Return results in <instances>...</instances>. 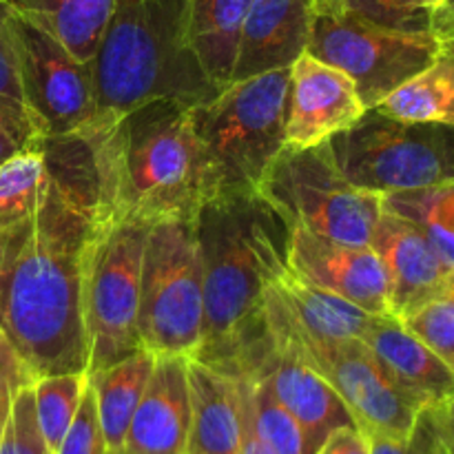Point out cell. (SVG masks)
<instances>
[{
  "instance_id": "7bdbcfd3",
  "label": "cell",
  "mask_w": 454,
  "mask_h": 454,
  "mask_svg": "<svg viewBox=\"0 0 454 454\" xmlns=\"http://www.w3.org/2000/svg\"><path fill=\"white\" fill-rule=\"evenodd\" d=\"M442 47L446 49V51L450 53V56L454 58V35H452V38H446V40H442Z\"/></svg>"
},
{
  "instance_id": "603a6c76",
  "label": "cell",
  "mask_w": 454,
  "mask_h": 454,
  "mask_svg": "<svg viewBox=\"0 0 454 454\" xmlns=\"http://www.w3.org/2000/svg\"><path fill=\"white\" fill-rule=\"evenodd\" d=\"M114 0H0L4 9L56 35L78 60L96 62Z\"/></svg>"
},
{
  "instance_id": "277c9868",
  "label": "cell",
  "mask_w": 454,
  "mask_h": 454,
  "mask_svg": "<svg viewBox=\"0 0 454 454\" xmlns=\"http://www.w3.org/2000/svg\"><path fill=\"white\" fill-rule=\"evenodd\" d=\"M189 0H114L96 53V120L149 100L193 106L217 93L184 43ZM91 124V127H93Z\"/></svg>"
},
{
  "instance_id": "ab89813d",
  "label": "cell",
  "mask_w": 454,
  "mask_h": 454,
  "mask_svg": "<svg viewBox=\"0 0 454 454\" xmlns=\"http://www.w3.org/2000/svg\"><path fill=\"white\" fill-rule=\"evenodd\" d=\"M430 31L439 40L454 35V0H439L437 7L430 12Z\"/></svg>"
},
{
  "instance_id": "30bf717a",
  "label": "cell",
  "mask_w": 454,
  "mask_h": 454,
  "mask_svg": "<svg viewBox=\"0 0 454 454\" xmlns=\"http://www.w3.org/2000/svg\"><path fill=\"white\" fill-rule=\"evenodd\" d=\"M257 193L282 215L288 229L371 247L384 195L350 184L326 145L284 146L262 177Z\"/></svg>"
},
{
  "instance_id": "9a60e30c",
  "label": "cell",
  "mask_w": 454,
  "mask_h": 454,
  "mask_svg": "<svg viewBox=\"0 0 454 454\" xmlns=\"http://www.w3.org/2000/svg\"><path fill=\"white\" fill-rule=\"evenodd\" d=\"M390 288V313L402 319L442 295L454 282V269L412 222L381 208L371 239Z\"/></svg>"
},
{
  "instance_id": "ba28073f",
  "label": "cell",
  "mask_w": 454,
  "mask_h": 454,
  "mask_svg": "<svg viewBox=\"0 0 454 454\" xmlns=\"http://www.w3.org/2000/svg\"><path fill=\"white\" fill-rule=\"evenodd\" d=\"M328 151L350 184L380 195L454 180V124L411 122L368 109L328 140Z\"/></svg>"
},
{
  "instance_id": "1f68e13d",
  "label": "cell",
  "mask_w": 454,
  "mask_h": 454,
  "mask_svg": "<svg viewBox=\"0 0 454 454\" xmlns=\"http://www.w3.org/2000/svg\"><path fill=\"white\" fill-rule=\"evenodd\" d=\"M315 12L326 13H348V16L366 18V20L377 22V25L397 27V29L426 31L430 29L428 20L406 16L393 9L390 0H313Z\"/></svg>"
},
{
  "instance_id": "83f0119b",
  "label": "cell",
  "mask_w": 454,
  "mask_h": 454,
  "mask_svg": "<svg viewBox=\"0 0 454 454\" xmlns=\"http://www.w3.org/2000/svg\"><path fill=\"white\" fill-rule=\"evenodd\" d=\"M89 386L87 372H56L34 380L35 415L49 452L56 454L78 412L80 399Z\"/></svg>"
},
{
  "instance_id": "8992f818",
  "label": "cell",
  "mask_w": 454,
  "mask_h": 454,
  "mask_svg": "<svg viewBox=\"0 0 454 454\" xmlns=\"http://www.w3.org/2000/svg\"><path fill=\"white\" fill-rule=\"evenodd\" d=\"M151 224L98 207L84 248L82 328L87 375L142 348L137 335L140 270Z\"/></svg>"
},
{
  "instance_id": "836d02e7",
  "label": "cell",
  "mask_w": 454,
  "mask_h": 454,
  "mask_svg": "<svg viewBox=\"0 0 454 454\" xmlns=\"http://www.w3.org/2000/svg\"><path fill=\"white\" fill-rule=\"evenodd\" d=\"M371 454H443L442 437H439L434 408H424L419 412L415 428L408 439H390L381 434H368Z\"/></svg>"
},
{
  "instance_id": "8fae6325",
  "label": "cell",
  "mask_w": 454,
  "mask_h": 454,
  "mask_svg": "<svg viewBox=\"0 0 454 454\" xmlns=\"http://www.w3.org/2000/svg\"><path fill=\"white\" fill-rule=\"evenodd\" d=\"M306 53L344 71L364 106L375 109L395 89L433 65L442 53V40L430 29H397L348 13L315 12Z\"/></svg>"
},
{
  "instance_id": "4dcf8cb0",
  "label": "cell",
  "mask_w": 454,
  "mask_h": 454,
  "mask_svg": "<svg viewBox=\"0 0 454 454\" xmlns=\"http://www.w3.org/2000/svg\"><path fill=\"white\" fill-rule=\"evenodd\" d=\"M0 454H51L35 415L34 381L22 386L13 399L0 434Z\"/></svg>"
},
{
  "instance_id": "ac0fdd59",
  "label": "cell",
  "mask_w": 454,
  "mask_h": 454,
  "mask_svg": "<svg viewBox=\"0 0 454 454\" xmlns=\"http://www.w3.org/2000/svg\"><path fill=\"white\" fill-rule=\"evenodd\" d=\"M313 16V0H251L231 82L288 69L309 49Z\"/></svg>"
},
{
  "instance_id": "2e32d148",
  "label": "cell",
  "mask_w": 454,
  "mask_h": 454,
  "mask_svg": "<svg viewBox=\"0 0 454 454\" xmlns=\"http://www.w3.org/2000/svg\"><path fill=\"white\" fill-rule=\"evenodd\" d=\"M189 359L155 355V366L124 439L129 454H186L191 430Z\"/></svg>"
},
{
  "instance_id": "52a82bcc",
  "label": "cell",
  "mask_w": 454,
  "mask_h": 454,
  "mask_svg": "<svg viewBox=\"0 0 454 454\" xmlns=\"http://www.w3.org/2000/svg\"><path fill=\"white\" fill-rule=\"evenodd\" d=\"M264 331L270 346L291 350L333 386L362 433L411 437L424 408L386 375L362 340L310 335L291 317L270 284L264 293Z\"/></svg>"
},
{
  "instance_id": "6da1fadb",
  "label": "cell",
  "mask_w": 454,
  "mask_h": 454,
  "mask_svg": "<svg viewBox=\"0 0 454 454\" xmlns=\"http://www.w3.org/2000/svg\"><path fill=\"white\" fill-rule=\"evenodd\" d=\"M49 142L58 164L51 191L31 215L0 229V331L34 380L87 372L80 297L84 248L98 217L89 142Z\"/></svg>"
},
{
  "instance_id": "d6a6232c",
  "label": "cell",
  "mask_w": 454,
  "mask_h": 454,
  "mask_svg": "<svg viewBox=\"0 0 454 454\" xmlns=\"http://www.w3.org/2000/svg\"><path fill=\"white\" fill-rule=\"evenodd\" d=\"M105 433H102L100 419H98L96 399H93L91 386H87L82 399H80L78 412L62 439L56 454H106Z\"/></svg>"
},
{
  "instance_id": "5bb4252c",
  "label": "cell",
  "mask_w": 454,
  "mask_h": 454,
  "mask_svg": "<svg viewBox=\"0 0 454 454\" xmlns=\"http://www.w3.org/2000/svg\"><path fill=\"white\" fill-rule=\"evenodd\" d=\"M353 80L337 67L304 53L291 65L284 142L293 149L326 145L366 114Z\"/></svg>"
},
{
  "instance_id": "44dd1931",
  "label": "cell",
  "mask_w": 454,
  "mask_h": 454,
  "mask_svg": "<svg viewBox=\"0 0 454 454\" xmlns=\"http://www.w3.org/2000/svg\"><path fill=\"white\" fill-rule=\"evenodd\" d=\"M251 0H189L184 43L213 89L233 78L242 27Z\"/></svg>"
},
{
  "instance_id": "7402d4cb",
  "label": "cell",
  "mask_w": 454,
  "mask_h": 454,
  "mask_svg": "<svg viewBox=\"0 0 454 454\" xmlns=\"http://www.w3.org/2000/svg\"><path fill=\"white\" fill-rule=\"evenodd\" d=\"M291 317L310 335L326 340H362L371 313L359 306L313 286L310 282L293 273L288 264L270 282Z\"/></svg>"
},
{
  "instance_id": "f546056e",
  "label": "cell",
  "mask_w": 454,
  "mask_h": 454,
  "mask_svg": "<svg viewBox=\"0 0 454 454\" xmlns=\"http://www.w3.org/2000/svg\"><path fill=\"white\" fill-rule=\"evenodd\" d=\"M399 322L454 372V282Z\"/></svg>"
},
{
  "instance_id": "b9f144b4",
  "label": "cell",
  "mask_w": 454,
  "mask_h": 454,
  "mask_svg": "<svg viewBox=\"0 0 454 454\" xmlns=\"http://www.w3.org/2000/svg\"><path fill=\"white\" fill-rule=\"evenodd\" d=\"M439 0H390L393 9H397L399 13H406V16L421 18V20L430 22V12L437 7Z\"/></svg>"
},
{
  "instance_id": "e0dca14e",
  "label": "cell",
  "mask_w": 454,
  "mask_h": 454,
  "mask_svg": "<svg viewBox=\"0 0 454 454\" xmlns=\"http://www.w3.org/2000/svg\"><path fill=\"white\" fill-rule=\"evenodd\" d=\"M247 375L266 380L278 402L300 421L313 454L333 430L355 424L333 386L291 350L269 344L264 357Z\"/></svg>"
},
{
  "instance_id": "cb8c5ba5",
  "label": "cell",
  "mask_w": 454,
  "mask_h": 454,
  "mask_svg": "<svg viewBox=\"0 0 454 454\" xmlns=\"http://www.w3.org/2000/svg\"><path fill=\"white\" fill-rule=\"evenodd\" d=\"M155 366V355L140 348L129 357L89 375V386L96 399L98 419L109 450L124 446L136 408L145 395L149 377Z\"/></svg>"
},
{
  "instance_id": "8d00e7d4",
  "label": "cell",
  "mask_w": 454,
  "mask_h": 454,
  "mask_svg": "<svg viewBox=\"0 0 454 454\" xmlns=\"http://www.w3.org/2000/svg\"><path fill=\"white\" fill-rule=\"evenodd\" d=\"M44 136L38 131L34 120L0 106V164L16 153L43 145Z\"/></svg>"
},
{
  "instance_id": "f35d334b",
  "label": "cell",
  "mask_w": 454,
  "mask_h": 454,
  "mask_svg": "<svg viewBox=\"0 0 454 454\" xmlns=\"http://www.w3.org/2000/svg\"><path fill=\"white\" fill-rule=\"evenodd\" d=\"M317 454H371V442L355 424L341 426L328 434Z\"/></svg>"
},
{
  "instance_id": "9c48e42d",
  "label": "cell",
  "mask_w": 454,
  "mask_h": 454,
  "mask_svg": "<svg viewBox=\"0 0 454 454\" xmlns=\"http://www.w3.org/2000/svg\"><path fill=\"white\" fill-rule=\"evenodd\" d=\"M137 335L153 355L195 357L204 335V275L193 220L151 224L140 270Z\"/></svg>"
},
{
  "instance_id": "3957f363",
  "label": "cell",
  "mask_w": 454,
  "mask_h": 454,
  "mask_svg": "<svg viewBox=\"0 0 454 454\" xmlns=\"http://www.w3.org/2000/svg\"><path fill=\"white\" fill-rule=\"evenodd\" d=\"M93 155L98 207L155 224L193 220L217 198L211 162L189 120V106L149 100L84 133Z\"/></svg>"
},
{
  "instance_id": "f1b7e54d",
  "label": "cell",
  "mask_w": 454,
  "mask_h": 454,
  "mask_svg": "<svg viewBox=\"0 0 454 454\" xmlns=\"http://www.w3.org/2000/svg\"><path fill=\"white\" fill-rule=\"evenodd\" d=\"M251 403L257 433L270 450L275 454H313L300 421L278 402L262 377H251Z\"/></svg>"
},
{
  "instance_id": "60d3db41",
  "label": "cell",
  "mask_w": 454,
  "mask_h": 454,
  "mask_svg": "<svg viewBox=\"0 0 454 454\" xmlns=\"http://www.w3.org/2000/svg\"><path fill=\"white\" fill-rule=\"evenodd\" d=\"M433 408L434 417H437L443 454H454V397L448 399L446 403H439V406Z\"/></svg>"
},
{
  "instance_id": "7c38bea8",
  "label": "cell",
  "mask_w": 454,
  "mask_h": 454,
  "mask_svg": "<svg viewBox=\"0 0 454 454\" xmlns=\"http://www.w3.org/2000/svg\"><path fill=\"white\" fill-rule=\"evenodd\" d=\"M13 56L22 100L44 137H80L96 120V67L43 27L12 13Z\"/></svg>"
},
{
  "instance_id": "74e56055",
  "label": "cell",
  "mask_w": 454,
  "mask_h": 454,
  "mask_svg": "<svg viewBox=\"0 0 454 454\" xmlns=\"http://www.w3.org/2000/svg\"><path fill=\"white\" fill-rule=\"evenodd\" d=\"M239 393V443L238 454H275L257 433L251 403V377L235 375Z\"/></svg>"
},
{
  "instance_id": "e575fe53",
  "label": "cell",
  "mask_w": 454,
  "mask_h": 454,
  "mask_svg": "<svg viewBox=\"0 0 454 454\" xmlns=\"http://www.w3.org/2000/svg\"><path fill=\"white\" fill-rule=\"evenodd\" d=\"M9 18H12V12L0 4V106L31 118L25 100H22L20 82H18L16 56H13L12 34H9Z\"/></svg>"
},
{
  "instance_id": "7a4b0ae2",
  "label": "cell",
  "mask_w": 454,
  "mask_h": 454,
  "mask_svg": "<svg viewBox=\"0 0 454 454\" xmlns=\"http://www.w3.org/2000/svg\"><path fill=\"white\" fill-rule=\"evenodd\" d=\"M204 275V335L193 359L244 375L269 348L264 293L288 264V229L260 193L217 195L195 215Z\"/></svg>"
},
{
  "instance_id": "5b68a950",
  "label": "cell",
  "mask_w": 454,
  "mask_h": 454,
  "mask_svg": "<svg viewBox=\"0 0 454 454\" xmlns=\"http://www.w3.org/2000/svg\"><path fill=\"white\" fill-rule=\"evenodd\" d=\"M288 69L235 80L208 100L189 106L193 131L211 162L217 195L255 193L286 146Z\"/></svg>"
},
{
  "instance_id": "ee69618b",
  "label": "cell",
  "mask_w": 454,
  "mask_h": 454,
  "mask_svg": "<svg viewBox=\"0 0 454 454\" xmlns=\"http://www.w3.org/2000/svg\"><path fill=\"white\" fill-rule=\"evenodd\" d=\"M106 454H129L124 448H118V450H106Z\"/></svg>"
},
{
  "instance_id": "d6986e66",
  "label": "cell",
  "mask_w": 454,
  "mask_h": 454,
  "mask_svg": "<svg viewBox=\"0 0 454 454\" xmlns=\"http://www.w3.org/2000/svg\"><path fill=\"white\" fill-rule=\"evenodd\" d=\"M362 341L386 375L421 408L454 397V372L393 315H371Z\"/></svg>"
},
{
  "instance_id": "ffe728a7",
  "label": "cell",
  "mask_w": 454,
  "mask_h": 454,
  "mask_svg": "<svg viewBox=\"0 0 454 454\" xmlns=\"http://www.w3.org/2000/svg\"><path fill=\"white\" fill-rule=\"evenodd\" d=\"M191 430L186 454H238L239 393L235 375L189 359Z\"/></svg>"
},
{
  "instance_id": "4fadbf2b",
  "label": "cell",
  "mask_w": 454,
  "mask_h": 454,
  "mask_svg": "<svg viewBox=\"0 0 454 454\" xmlns=\"http://www.w3.org/2000/svg\"><path fill=\"white\" fill-rule=\"evenodd\" d=\"M288 269L366 313L393 315L388 278L372 247L335 242L309 231L291 229Z\"/></svg>"
},
{
  "instance_id": "4316f807",
  "label": "cell",
  "mask_w": 454,
  "mask_h": 454,
  "mask_svg": "<svg viewBox=\"0 0 454 454\" xmlns=\"http://www.w3.org/2000/svg\"><path fill=\"white\" fill-rule=\"evenodd\" d=\"M384 207L412 222L454 269V180L384 195Z\"/></svg>"
},
{
  "instance_id": "d4e9b609",
  "label": "cell",
  "mask_w": 454,
  "mask_h": 454,
  "mask_svg": "<svg viewBox=\"0 0 454 454\" xmlns=\"http://www.w3.org/2000/svg\"><path fill=\"white\" fill-rule=\"evenodd\" d=\"M375 109L411 122L454 124V58L442 47L433 65L395 89Z\"/></svg>"
},
{
  "instance_id": "d590c367",
  "label": "cell",
  "mask_w": 454,
  "mask_h": 454,
  "mask_svg": "<svg viewBox=\"0 0 454 454\" xmlns=\"http://www.w3.org/2000/svg\"><path fill=\"white\" fill-rule=\"evenodd\" d=\"M29 381H34V375L27 364L18 357L4 333L0 331V434H3L4 421H7L18 390Z\"/></svg>"
},
{
  "instance_id": "484cf974",
  "label": "cell",
  "mask_w": 454,
  "mask_h": 454,
  "mask_svg": "<svg viewBox=\"0 0 454 454\" xmlns=\"http://www.w3.org/2000/svg\"><path fill=\"white\" fill-rule=\"evenodd\" d=\"M56 173V155L47 137L0 164V229L31 215L51 191Z\"/></svg>"
}]
</instances>
